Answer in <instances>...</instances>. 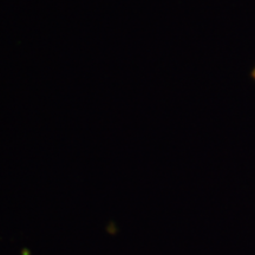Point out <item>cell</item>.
<instances>
[{
    "mask_svg": "<svg viewBox=\"0 0 255 255\" xmlns=\"http://www.w3.org/2000/svg\"><path fill=\"white\" fill-rule=\"evenodd\" d=\"M253 78L255 79V69H254V71H253Z\"/></svg>",
    "mask_w": 255,
    "mask_h": 255,
    "instance_id": "cell-1",
    "label": "cell"
}]
</instances>
